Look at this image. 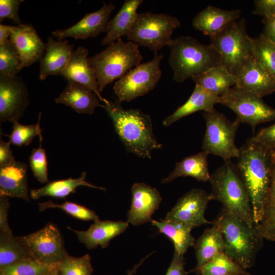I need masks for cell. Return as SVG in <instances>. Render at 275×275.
<instances>
[{
	"mask_svg": "<svg viewBox=\"0 0 275 275\" xmlns=\"http://www.w3.org/2000/svg\"><path fill=\"white\" fill-rule=\"evenodd\" d=\"M219 103L233 111L240 123L248 124L253 129L259 124L275 119V108L260 98L236 86L219 96Z\"/></svg>",
	"mask_w": 275,
	"mask_h": 275,
	"instance_id": "11",
	"label": "cell"
},
{
	"mask_svg": "<svg viewBox=\"0 0 275 275\" xmlns=\"http://www.w3.org/2000/svg\"><path fill=\"white\" fill-rule=\"evenodd\" d=\"M253 44L254 57L275 77V44L261 33Z\"/></svg>",
	"mask_w": 275,
	"mask_h": 275,
	"instance_id": "37",
	"label": "cell"
},
{
	"mask_svg": "<svg viewBox=\"0 0 275 275\" xmlns=\"http://www.w3.org/2000/svg\"><path fill=\"white\" fill-rule=\"evenodd\" d=\"M194 247L197 263L191 272H196L216 254L225 253V245L219 227L213 223L211 227L206 229L196 240Z\"/></svg>",
	"mask_w": 275,
	"mask_h": 275,
	"instance_id": "27",
	"label": "cell"
},
{
	"mask_svg": "<svg viewBox=\"0 0 275 275\" xmlns=\"http://www.w3.org/2000/svg\"><path fill=\"white\" fill-rule=\"evenodd\" d=\"M143 0H126L121 9L109 20L108 31L101 41L103 45H109L130 33L136 19L137 10Z\"/></svg>",
	"mask_w": 275,
	"mask_h": 275,
	"instance_id": "25",
	"label": "cell"
},
{
	"mask_svg": "<svg viewBox=\"0 0 275 275\" xmlns=\"http://www.w3.org/2000/svg\"><path fill=\"white\" fill-rule=\"evenodd\" d=\"M255 226L264 239L275 242V150H272L270 184L263 216Z\"/></svg>",
	"mask_w": 275,
	"mask_h": 275,
	"instance_id": "32",
	"label": "cell"
},
{
	"mask_svg": "<svg viewBox=\"0 0 275 275\" xmlns=\"http://www.w3.org/2000/svg\"><path fill=\"white\" fill-rule=\"evenodd\" d=\"M41 115L42 112H40L38 121L35 124L24 125L18 120L12 121V130L9 136L11 144L18 147L28 146L36 136H39L40 140H43L40 125Z\"/></svg>",
	"mask_w": 275,
	"mask_h": 275,
	"instance_id": "35",
	"label": "cell"
},
{
	"mask_svg": "<svg viewBox=\"0 0 275 275\" xmlns=\"http://www.w3.org/2000/svg\"><path fill=\"white\" fill-rule=\"evenodd\" d=\"M88 52L85 47H78L73 51L62 75L68 81H73L91 89L103 102L104 98L101 95L95 71L88 61Z\"/></svg>",
	"mask_w": 275,
	"mask_h": 275,
	"instance_id": "22",
	"label": "cell"
},
{
	"mask_svg": "<svg viewBox=\"0 0 275 275\" xmlns=\"http://www.w3.org/2000/svg\"><path fill=\"white\" fill-rule=\"evenodd\" d=\"M48 275H61L58 269V267L54 269L52 271H51L49 274Z\"/></svg>",
	"mask_w": 275,
	"mask_h": 275,
	"instance_id": "51",
	"label": "cell"
},
{
	"mask_svg": "<svg viewBox=\"0 0 275 275\" xmlns=\"http://www.w3.org/2000/svg\"><path fill=\"white\" fill-rule=\"evenodd\" d=\"M153 252L150 253L145 257L142 259L137 264H135L133 268L128 270L127 272V275H134L136 273L139 267L141 266L144 262L152 254Z\"/></svg>",
	"mask_w": 275,
	"mask_h": 275,
	"instance_id": "50",
	"label": "cell"
},
{
	"mask_svg": "<svg viewBox=\"0 0 275 275\" xmlns=\"http://www.w3.org/2000/svg\"><path fill=\"white\" fill-rule=\"evenodd\" d=\"M163 57V54L155 53L151 60L139 64L118 79L113 87L117 100L129 102L154 89L161 77Z\"/></svg>",
	"mask_w": 275,
	"mask_h": 275,
	"instance_id": "10",
	"label": "cell"
},
{
	"mask_svg": "<svg viewBox=\"0 0 275 275\" xmlns=\"http://www.w3.org/2000/svg\"><path fill=\"white\" fill-rule=\"evenodd\" d=\"M61 275H92L93 268L90 256L87 254L74 257L68 254L58 265Z\"/></svg>",
	"mask_w": 275,
	"mask_h": 275,
	"instance_id": "38",
	"label": "cell"
},
{
	"mask_svg": "<svg viewBox=\"0 0 275 275\" xmlns=\"http://www.w3.org/2000/svg\"><path fill=\"white\" fill-rule=\"evenodd\" d=\"M251 139L263 147L275 150V123L259 130Z\"/></svg>",
	"mask_w": 275,
	"mask_h": 275,
	"instance_id": "43",
	"label": "cell"
},
{
	"mask_svg": "<svg viewBox=\"0 0 275 275\" xmlns=\"http://www.w3.org/2000/svg\"><path fill=\"white\" fill-rule=\"evenodd\" d=\"M208 155L202 151L176 162L174 170L161 180V183L166 184L177 178L187 176L194 178L199 181H209L211 175L208 169Z\"/></svg>",
	"mask_w": 275,
	"mask_h": 275,
	"instance_id": "28",
	"label": "cell"
},
{
	"mask_svg": "<svg viewBox=\"0 0 275 275\" xmlns=\"http://www.w3.org/2000/svg\"><path fill=\"white\" fill-rule=\"evenodd\" d=\"M27 171V165L19 161L0 167V197L29 202Z\"/></svg>",
	"mask_w": 275,
	"mask_h": 275,
	"instance_id": "21",
	"label": "cell"
},
{
	"mask_svg": "<svg viewBox=\"0 0 275 275\" xmlns=\"http://www.w3.org/2000/svg\"><path fill=\"white\" fill-rule=\"evenodd\" d=\"M206 130L203 139V151L222 157L224 161L237 158L239 149L235 143L240 123L237 118L231 121L215 108L203 112Z\"/></svg>",
	"mask_w": 275,
	"mask_h": 275,
	"instance_id": "9",
	"label": "cell"
},
{
	"mask_svg": "<svg viewBox=\"0 0 275 275\" xmlns=\"http://www.w3.org/2000/svg\"><path fill=\"white\" fill-rule=\"evenodd\" d=\"M195 272L198 275H230L234 273L249 274L245 269L225 253L216 254Z\"/></svg>",
	"mask_w": 275,
	"mask_h": 275,
	"instance_id": "34",
	"label": "cell"
},
{
	"mask_svg": "<svg viewBox=\"0 0 275 275\" xmlns=\"http://www.w3.org/2000/svg\"><path fill=\"white\" fill-rule=\"evenodd\" d=\"M73 51V45L67 40H56L49 36L40 62L39 79L43 80L48 75H62Z\"/></svg>",
	"mask_w": 275,
	"mask_h": 275,
	"instance_id": "20",
	"label": "cell"
},
{
	"mask_svg": "<svg viewBox=\"0 0 275 275\" xmlns=\"http://www.w3.org/2000/svg\"><path fill=\"white\" fill-rule=\"evenodd\" d=\"M151 224L173 242L174 250L184 255L190 246H194L196 240L191 234L192 229L175 222L160 219H152Z\"/></svg>",
	"mask_w": 275,
	"mask_h": 275,
	"instance_id": "31",
	"label": "cell"
},
{
	"mask_svg": "<svg viewBox=\"0 0 275 275\" xmlns=\"http://www.w3.org/2000/svg\"><path fill=\"white\" fill-rule=\"evenodd\" d=\"M184 255L174 250L171 263L165 275H188L190 271L184 268Z\"/></svg>",
	"mask_w": 275,
	"mask_h": 275,
	"instance_id": "45",
	"label": "cell"
},
{
	"mask_svg": "<svg viewBox=\"0 0 275 275\" xmlns=\"http://www.w3.org/2000/svg\"><path fill=\"white\" fill-rule=\"evenodd\" d=\"M235 76V86L260 98L275 92V77L254 56Z\"/></svg>",
	"mask_w": 275,
	"mask_h": 275,
	"instance_id": "18",
	"label": "cell"
},
{
	"mask_svg": "<svg viewBox=\"0 0 275 275\" xmlns=\"http://www.w3.org/2000/svg\"><path fill=\"white\" fill-rule=\"evenodd\" d=\"M115 8L112 3H103L102 7L92 13H89L74 25L64 30H57L52 34L58 40L67 37L76 39L94 38L102 33H107L111 14Z\"/></svg>",
	"mask_w": 275,
	"mask_h": 275,
	"instance_id": "15",
	"label": "cell"
},
{
	"mask_svg": "<svg viewBox=\"0 0 275 275\" xmlns=\"http://www.w3.org/2000/svg\"><path fill=\"white\" fill-rule=\"evenodd\" d=\"M104 109L126 150L140 158L151 159L153 150L162 148L153 132L151 117L138 109H125L118 100L104 98Z\"/></svg>",
	"mask_w": 275,
	"mask_h": 275,
	"instance_id": "2",
	"label": "cell"
},
{
	"mask_svg": "<svg viewBox=\"0 0 275 275\" xmlns=\"http://www.w3.org/2000/svg\"><path fill=\"white\" fill-rule=\"evenodd\" d=\"M39 210L43 211L49 208H59L67 213L82 221H96L99 219L97 214L86 207L77 203L66 201L62 204L54 203L51 200L38 203Z\"/></svg>",
	"mask_w": 275,
	"mask_h": 275,
	"instance_id": "39",
	"label": "cell"
},
{
	"mask_svg": "<svg viewBox=\"0 0 275 275\" xmlns=\"http://www.w3.org/2000/svg\"><path fill=\"white\" fill-rule=\"evenodd\" d=\"M86 172H83L77 178L70 177L65 179L53 181L47 183L45 186L32 189L30 191L31 198L37 200L42 197L49 196L58 198H65L76 191V188L80 186L105 190V188L93 185L86 180Z\"/></svg>",
	"mask_w": 275,
	"mask_h": 275,
	"instance_id": "30",
	"label": "cell"
},
{
	"mask_svg": "<svg viewBox=\"0 0 275 275\" xmlns=\"http://www.w3.org/2000/svg\"><path fill=\"white\" fill-rule=\"evenodd\" d=\"M210 38V44L220 55V64L234 76L254 56L253 38L247 33L244 19L232 23Z\"/></svg>",
	"mask_w": 275,
	"mask_h": 275,
	"instance_id": "7",
	"label": "cell"
},
{
	"mask_svg": "<svg viewBox=\"0 0 275 275\" xmlns=\"http://www.w3.org/2000/svg\"><path fill=\"white\" fill-rule=\"evenodd\" d=\"M192 79L196 85L218 96L225 94L236 85L235 76L221 64L210 68Z\"/></svg>",
	"mask_w": 275,
	"mask_h": 275,
	"instance_id": "29",
	"label": "cell"
},
{
	"mask_svg": "<svg viewBox=\"0 0 275 275\" xmlns=\"http://www.w3.org/2000/svg\"><path fill=\"white\" fill-rule=\"evenodd\" d=\"M127 222L111 220L94 221L87 230L79 231L67 227L77 235L79 241L89 249H94L100 245L106 248L110 241L124 232L128 228Z\"/></svg>",
	"mask_w": 275,
	"mask_h": 275,
	"instance_id": "19",
	"label": "cell"
},
{
	"mask_svg": "<svg viewBox=\"0 0 275 275\" xmlns=\"http://www.w3.org/2000/svg\"><path fill=\"white\" fill-rule=\"evenodd\" d=\"M42 140L40 146L33 148L29 156V163L34 176L41 183H48V163L45 149L42 148Z\"/></svg>",
	"mask_w": 275,
	"mask_h": 275,
	"instance_id": "41",
	"label": "cell"
},
{
	"mask_svg": "<svg viewBox=\"0 0 275 275\" xmlns=\"http://www.w3.org/2000/svg\"><path fill=\"white\" fill-rule=\"evenodd\" d=\"M264 29L262 34L275 44V16L263 18Z\"/></svg>",
	"mask_w": 275,
	"mask_h": 275,
	"instance_id": "48",
	"label": "cell"
},
{
	"mask_svg": "<svg viewBox=\"0 0 275 275\" xmlns=\"http://www.w3.org/2000/svg\"><path fill=\"white\" fill-rule=\"evenodd\" d=\"M240 16L239 9L223 10L208 6L195 16L192 25L195 29L210 37L238 20Z\"/></svg>",
	"mask_w": 275,
	"mask_h": 275,
	"instance_id": "23",
	"label": "cell"
},
{
	"mask_svg": "<svg viewBox=\"0 0 275 275\" xmlns=\"http://www.w3.org/2000/svg\"><path fill=\"white\" fill-rule=\"evenodd\" d=\"M143 59L138 45L130 41L124 42L121 38L101 52L88 58L101 93L107 85L123 77Z\"/></svg>",
	"mask_w": 275,
	"mask_h": 275,
	"instance_id": "6",
	"label": "cell"
},
{
	"mask_svg": "<svg viewBox=\"0 0 275 275\" xmlns=\"http://www.w3.org/2000/svg\"><path fill=\"white\" fill-rule=\"evenodd\" d=\"M230 275H249V274H242V273H234V274H230Z\"/></svg>",
	"mask_w": 275,
	"mask_h": 275,
	"instance_id": "52",
	"label": "cell"
},
{
	"mask_svg": "<svg viewBox=\"0 0 275 275\" xmlns=\"http://www.w3.org/2000/svg\"><path fill=\"white\" fill-rule=\"evenodd\" d=\"M212 200L219 201L224 209L250 227L255 223L249 195L236 166L225 161L210 176Z\"/></svg>",
	"mask_w": 275,
	"mask_h": 275,
	"instance_id": "4",
	"label": "cell"
},
{
	"mask_svg": "<svg viewBox=\"0 0 275 275\" xmlns=\"http://www.w3.org/2000/svg\"><path fill=\"white\" fill-rule=\"evenodd\" d=\"M30 102L22 78L0 75V122H12L22 117Z\"/></svg>",
	"mask_w": 275,
	"mask_h": 275,
	"instance_id": "14",
	"label": "cell"
},
{
	"mask_svg": "<svg viewBox=\"0 0 275 275\" xmlns=\"http://www.w3.org/2000/svg\"><path fill=\"white\" fill-rule=\"evenodd\" d=\"M169 63L177 82L197 76L221 64V57L210 44L205 45L189 36H179L168 45Z\"/></svg>",
	"mask_w": 275,
	"mask_h": 275,
	"instance_id": "3",
	"label": "cell"
},
{
	"mask_svg": "<svg viewBox=\"0 0 275 275\" xmlns=\"http://www.w3.org/2000/svg\"><path fill=\"white\" fill-rule=\"evenodd\" d=\"M219 96L211 93L201 86L196 85L188 100L178 107L171 115L162 121L164 126L171 125L177 121L198 111L204 112L212 110L215 104L219 103Z\"/></svg>",
	"mask_w": 275,
	"mask_h": 275,
	"instance_id": "26",
	"label": "cell"
},
{
	"mask_svg": "<svg viewBox=\"0 0 275 275\" xmlns=\"http://www.w3.org/2000/svg\"><path fill=\"white\" fill-rule=\"evenodd\" d=\"M210 194L202 189H193L180 198L169 211L166 219L182 224L191 229L206 224H212L204 216Z\"/></svg>",
	"mask_w": 275,
	"mask_h": 275,
	"instance_id": "13",
	"label": "cell"
},
{
	"mask_svg": "<svg viewBox=\"0 0 275 275\" xmlns=\"http://www.w3.org/2000/svg\"><path fill=\"white\" fill-rule=\"evenodd\" d=\"M213 223L222 232L225 253L244 269L252 267L264 240L255 225L249 226L224 208Z\"/></svg>",
	"mask_w": 275,
	"mask_h": 275,
	"instance_id": "5",
	"label": "cell"
},
{
	"mask_svg": "<svg viewBox=\"0 0 275 275\" xmlns=\"http://www.w3.org/2000/svg\"><path fill=\"white\" fill-rule=\"evenodd\" d=\"M180 25L178 18L168 14L139 13L127 39L157 53L171 43L174 31Z\"/></svg>",
	"mask_w": 275,
	"mask_h": 275,
	"instance_id": "8",
	"label": "cell"
},
{
	"mask_svg": "<svg viewBox=\"0 0 275 275\" xmlns=\"http://www.w3.org/2000/svg\"><path fill=\"white\" fill-rule=\"evenodd\" d=\"M9 198L0 197V232L12 233L8 222V212L10 207Z\"/></svg>",
	"mask_w": 275,
	"mask_h": 275,
	"instance_id": "46",
	"label": "cell"
},
{
	"mask_svg": "<svg viewBox=\"0 0 275 275\" xmlns=\"http://www.w3.org/2000/svg\"><path fill=\"white\" fill-rule=\"evenodd\" d=\"M17 237L33 258L43 264L58 266L68 254L60 230L51 223L32 233Z\"/></svg>",
	"mask_w": 275,
	"mask_h": 275,
	"instance_id": "12",
	"label": "cell"
},
{
	"mask_svg": "<svg viewBox=\"0 0 275 275\" xmlns=\"http://www.w3.org/2000/svg\"><path fill=\"white\" fill-rule=\"evenodd\" d=\"M11 33V25L0 24V45L10 40Z\"/></svg>",
	"mask_w": 275,
	"mask_h": 275,
	"instance_id": "49",
	"label": "cell"
},
{
	"mask_svg": "<svg viewBox=\"0 0 275 275\" xmlns=\"http://www.w3.org/2000/svg\"><path fill=\"white\" fill-rule=\"evenodd\" d=\"M10 40L20 59V70L40 62L46 50V43L32 24L11 25Z\"/></svg>",
	"mask_w": 275,
	"mask_h": 275,
	"instance_id": "16",
	"label": "cell"
},
{
	"mask_svg": "<svg viewBox=\"0 0 275 275\" xmlns=\"http://www.w3.org/2000/svg\"><path fill=\"white\" fill-rule=\"evenodd\" d=\"M20 66L19 56L10 40L0 45V75L17 76Z\"/></svg>",
	"mask_w": 275,
	"mask_h": 275,
	"instance_id": "40",
	"label": "cell"
},
{
	"mask_svg": "<svg viewBox=\"0 0 275 275\" xmlns=\"http://www.w3.org/2000/svg\"><path fill=\"white\" fill-rule=\"evenodd\" d=\"M11 143L5 142L2 136L0 139V167L8 164L15 161L11 149Z\"/></svg>",
	"mask_w": 275,
	"mask_h": 275,
	"instance_id": "47",
	"label": "cell"
},
{
	"mask_svg": "<svg viewBox=\"0 0 275 275\" xmlns=\"http://www.w3.org/2000/svg\"><path fill=\"white\" fill-rule=\"evenodd\" d=\"M30 259L34 258L17 236L0 232V269Z\"/></svg>",
	"mask_w": 275,
	"mask_h": 275,
	"instance_id": "33",
	"label": "cell"
},
{
	"mask_svg": "<svg viewBox=\"0 0 275 275\" xmlns=\"http://www.w3.org/2000/svg\"><path fill=\"white\" fill-rule=\"evenodd\" d=\"M272 151L250 139L239 149L236 167L249 195L255 225L261 221L269 189Z\"/></svg>",
	"mask_w": 275,
	"mask_h": 275,
	"instance_id": "1",
	"label": "cell"
},
{
	"mask_svg": "<svg viewBox=\"0 0 275 275\" xmlns=\"http://www.w3.org/2000/svg\"><path fill=\"white\" fill-rule=\"evenodd\" d=\"M96 94L88 87L73 81H68L63 91L55 99L57 103L68 106L78 114H92L96 107L104 108Z\"/></svg>",
	"mask_w": 275,
	"mask_h": 275,
	"instance_id": "24",
	"label": "cell"
},
{
	"mask_svg": "<svg viewBox=\"0 0 275 275\" xmlns=\"http://www.w3.org/2000/svg\"><path fill=\"white\" fill-rule=\"evenodd\" d=\"M23 0H0V21L10 19L17 25L21 22L18 12L20 4Z\"/></svg>",
	"mask_w": 275,
	"mask_h": 275,
	"instance_id": "42",
	"label": "cell"
},
{
	"mask_svg": "<svg viewBox=\"0 0 275 275\" xmlns=\"http://www.w3.org/2000/svg\"><path fill=\"white\" fill-rule=\"evenodd\" d=\"M131 191L132 200L127 214V222L134 226L151 222L152 215L162 201L160 193L144 183H134Z\"/></svg>",
	"mask_w": 275,
	"mask_h": 275,
	"instance_id": "17",
	"label": "cell"
},
{
	"mask_svg": "<svg viewBox=\"0 0 275 275\" xmlns=\"http://www.w3.org/2000/svg\"><path fill=\"white\" fill-rule=\"evenodd\" d=\"M253 13L263 18L275 16V0H256Z\"/></svg>",
	"mask_w": 275,
	"mask_h": 275,
	"instance_id": "44",
	"label": "cell"
},
{
	"mask_svg": "<svg viewBox=\"0 0 275 275\" xmlns=\"http://www.w3.org/2000/svg\"><path fill=\"white\" fill-rule=\"evenodd\" d=\"M57 267L30 259L0 269V275H48Z\"/></svg>",
	"mask_w": 275,
	"mask_h": 275,
	"instance_id": "36",
	"label": "cell"
}]
</instances>
